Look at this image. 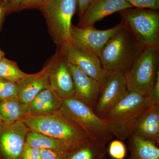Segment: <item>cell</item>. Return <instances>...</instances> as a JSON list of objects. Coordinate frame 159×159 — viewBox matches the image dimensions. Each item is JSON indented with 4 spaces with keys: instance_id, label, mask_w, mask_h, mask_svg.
Wrapping results in <instances>:
<instances>
[{
    "instance_id": "obj_1",
    "label": "cell",
    "mask_w": 159,
    "mask_h": 159,
    "mask_svg": "<svg viewBox=\"0 0 159 159\" xmlns=\"http://www.w3.org/2000/svg\"><path fill=\"white\" fill-rule=\"evenodd\" d=\"M22 120L29 130L59 140L71 151L92 140L82 129L59 111L42 116H29Z\"/></svg>"
},
{
    "instance_id": "obj_2",
    "label": "cell",
    "mask_w": 159,
    "mask_h": 159,
    "mask_svg": "<svg viewBox=\"0 0 159 159\" xmlns=\"http://www.w3.org/2000/svg\"><path fill=\"white\" fill-rule=\"evenodd\" d=\"M145 48L122 24L106 43L99 57L106 70H122L126 73Z\"/></svg>"
},
{
    "instance_id": "obj_3",
    "label": "cell",
    "mask_w": 159,
    "mask_h": 159,
    "mask_svg": "<svg viewBox=\"0 0 159 159\" xmlns=\"http://www.w3.org/2000/svg\"><path fill=\"white\" fill-rule=\"evenodd\" d=\"M59 111L82 129L93 141L106 145L112 139L113 134L107 121L75 96L63 99Z\"/></svg>"
},
{
    "instance_id": "obj_4",
    "label": "cell",
    "mask_w": 159,
    "mask_h": 159,
    "mask_svg": "<svg viewBox=\"0 0 159 159\" xmlns=\"http://www.w3.org/2000/svg\"><path fill=\"white\" fill-rule=\"evenodd\" d=\"M125 74L128 91L148 97L159 74V46L145 47Z\"/></svg>"
},
{
    "instance_id": "obj_5",
    "label": "cell",
    "mask_w": 159,
    "mask_h": 159,
    "mask_svg": "<svg viewBox=\"0 0 159 159\" xmlns=\"http://www.w3.org/2000/svg\"><path fill=\"white\" fill-rule=\"evenodd\" d=\"M152 105L155 104L149 97L128 91L103 119L108 122L114 136L120 140H125L129 138L128 128L130 123Z\"/></svg>"
},
{
    "instance_id": "obj_6",
    "label": "cell",
    "mask_w": 159,
    "mask_h": 159,
    "mask_svg": "<svg viewBox=\"0 0 159 159\" xmlns=\"http://www.w3.org/2000/svg\"><path fill=\"white\" fill-rule=\"evenodd\" d=\"M121 22L145 47L159 46V11L131 8L119 11Z\"/></svg>"
},
{
    "instance_id": "obj_7",
    "label": "cell",
    "mask_w": 159,
    "mask_h": 159,
    "mask_svg": "<svg viewBox=\"0 0 159 159\" xmlns=\"http://www.w3.org/2000/svg\"><path fill=\"white\" fill-rule=\"evenodd\" d=\"M77 9V0H53L40 9L57 47L69 43L72 20Z\"/></svg>"
},
{
    "instance_id": "obj_8",
    "label": "cell",
    "mask_w": 159,
    "mask_h": 159,
    "mask_svg": "<svg viewBox=\"0 0 159 159\" xmlns=\"http://www.w3.org/2000/svg\"><path fill=\"white\" fill-rule=\"evenodd\" d=\"M128 92L125 72L122 70L109 72L101 84L99 98L94 111L99 116L104 118Z\"/></svg>"
},
{
    "instance_id": "obj_9",
    "label": "cell",
    "mask_w": 159,
    "mask_h": 159,
    "mask_svg": "<svg viewBox=\"0 0 159 159\" xmlns=\"http://www.w3.org/2000/svg\"><path fill=\"white\" fill-rule=\"evenodd\" d=\"M122 26V24L120 22L111 29L98 30L94 25L80 28L72 25L69 43L81 50L93 52L99 57L108 40Z\"/></svg>"
},
{
    "instance_id": "obj_10",
    "label": "cell",
    "mask_w": 159,
    "mask_h": 159,
    "mask_svg": "<svg viewBox=\"0 0 159 159\" xmlns=\"http://www.w3.org/2000/svg\"><path fill=\"white\" fill-rule=\"evenodd\" d=\"M58 50L70 63L102 83L109 72L102 67L99 56L90 51H84L70 43L58 47Z\"/></svg>"
},
{
    "instance_id": "obj_11",
    "label": "cell",
    "mask_w": 159,
    "mask_h": 159,
    "mask_svg": "<svg viewBox=\"0 0 159 159\" xmlns=\"http://www.w3.org/2000/svg\"><path fill=\"white\" fill-rule=\"evenodd\" d=\"M29 131L23 120L0 125V159H19Z\"/></svg>"
},
{
    "instance_id": "obj_12",
    "label": "cell",
    "mask_w": 159,
    "mask_h": 159,
    "mask_svg": "<svg viewBox=\"0 0 159 159\" xmlns=\"http://www.w3.org/2000/svg\"><path fill=\"white\" fill-rule=\"evenodd\" d=\"M51 60L50 88L62 99L74 97L75 92L74 80L66 59L57 50Z\"/></svg>"
},
{
    "instance_id": "obj_13",
    "label": "cell",
    "mask_w": 159,
    "mask_h": 159,
    "mask_svg": "<svg viewBox=\"0 0 159 159\" xmlns=\"http://www.w3.org/2000/svg\"><path fill=\"white\" fill-rule=\"evenodd\" d=\"M129 136L134 134L158 145L159 143V105L155 104L139 115L128 128Z\"/></svg>"
},
{
    "instance_id": "obj_14",
    "label": "cell",
    "mask_w": 159,
    "mask_h": 159,
    "mask_svg": "<svg viewBox=\"0 0 159 159\" xmlns=\"http://www.w3.org/2000/svg\"><path fill=\"white\" fill-rule=\"evenodd\" d=\"M74 80L75 97L94 111L100 93L101 83L68 61Z\"/></svg>"
},
{
    "instance_id": "obj_15",
    "label": "cell",
    "mask_w": 159,
    "mask_h": 159,
    "mask_svg": "<svg viewBox=\"0 0 159 159\" xmlns=\"http://www.w3.org/2000/svg\"><path fill=\"white\" fill-rule=\"evenodd\" d=\"M131 8L133 7L125 0H92L77 26L81 28L94 25L108 16Z\"/></svg>"
},
{
    "instance_id": "obj_16",
    "label": "cell",
    "mask_w": 159,
    "mask_h": 159,
    "mask_svg": "<svg viewBox=\"0 0 159 159\" xmlns=\"http://www.w3.org/2000/svg\"><path fill=\"white\" fill-rule=\"evenodd\" d=\"M51 60L38 73L29 74L18 84V97L23 103L29 105L33 99L46 89L50 88L49 72Z\"/></svg>"
},
{
    "instance_id": "obj_17",
    "label": "cell",
    "mask_w": 159,
    "mask_h": 159,
    "mask_svg": "<svg viewBox=\"0 0 159 159\" xmlns=\"http://www.w3.org/2000/svg\"><path fill=\"white\" fill-rule=\"evenodd\" d=\"M62 101L63 99L51 88L46 89L40 92L29 103V116H42L58 111Z\"/></svg>"
},
{
    "instance_id": "obj_18",
    "label": "cell",
    "mask_w": 159,
    "mask_h": 159,
    "mask_svg": "<svg viewBox=\"0 0 159 159\" xmlns=\"http://www.w3.org/2000/svg\"><path fill=\"white\" fill-rule=\"evenodd\" d=\"M29 115L28 105L23 103L18 96L0 101V116L6 123L22 120Z\"/></svg>"
},
{
    "instance_id": "obj_19",
    "label": "cell",
    "mask_w": 159,
    "mask_h": 159,
    "mask_svg": "<svg viewBox=\"0 0 159 159\" xmlns=\"http://www.w3.org/2000/svg\"><path fill=\"white\" fill-rule=\"evenodd\" d=\"M129 138V159H159L158 145L135 135H131Z\"/></svg>"
},
{
    "instance_id": "obj_20",
    "label": "cell",
    "mask_w": 159,
    "mask_h": 159,
    "mask_svg": "<svg viewBox=\"0 0 159 159\" xmlns=\"http://www.w3.org/2000/svg\"><path fill=\"white\" fill-rule=\"evenodd\" d=\"M26 143L39 149H50L63 153L71 151L68 146L59 140L37 132L29 131L26 137Z\"/></svg>"
},
{
    "instance_id": "obj_21",
    "label": "cell",
    "mask_w": 159,
    "mask_h": 159,
    "mask_svg": "<svg viewBox=\"0 0 159 159\" xmlns=\"http://www.w3.org/2000/svg\"><path fill=\"white\" fill-rule=\"evenodd\" d=\"M107 152L106 145L91 140L70 152L66 159H102Z\"/></svg>"
},
{
    "instance_id": "obj_22",
    "label": "cell",
    "mask_w": 159,
    "mask_h": 159,
    "mask_svg": "<svg viewBox=\"0 0 159 159\" xmlns=\"http://www.w3.org/2000/svg\"><path fill=\"white\" fill-rule=\"evenodd\" d=\"M29 74L20 70L17 64L4 57L0 61V77L18 84Z\"/></svg>"
},
{
    "instance_id": "obj_23",
    "label": "cell",
    "mask_w": 159,
    "mask_h": 159,
    "mask_svg": "<svg viewBox=\"0 0 159 159\" xmlns=\"http://www.w3.org/2000/svg\"><path fill=\"white\" fill-rule=\"evenodd\" d=\"M18 96V85L0 77V101Z\"/></svg>"
},
{
    "instance_id": "obj_24",
    "label": "cell",
    "mask_w": 159,
    "mask_h": 159,
    "mask_svg": "<svg viewBox=\"0 0 159 159\" xmlns=\"http://www.w3.org/2000/svg\"><path fill=\"white\" fill-rule=\"evenodd\" d=\"M107 152L114 159H124L126 155V148L123 142L119 140H114L110 144Z\"/></svg>"
},
{
    "instance_id": "obj_25",
    "label": "cell",
    "mask_w": 159,
    "mask_h": 159,
    "mask_svg": "<svg viewBox=\"0 0 159 159\" xmlns=\"http://www.w3.org/2000/svg\"><path fill=\"white\" fill-rule=\"evenodd\" d=\"M134 8L159 10V0H125Z\"/></svg>"
},
{
    "instance_id": "obj_26",
    "label": "cell",
    "mask_w": 159,
    "mask_h": 159,
    "mask_svg": "<svg viewBox=\"0 0 159 159\" xmlns=\"http://www.w3.org/2000/svg\"><path fill=\"white\" fill-rule=\"evenodd\" d=\"M53 0H24L21 3L19 11L30 9H41Z\"/></svg>"
},
{
    "instance_id": "obj_27",
    "label": "cell",
    "mask_w": 159,
    "mask_h": 159,
    "mask_svg": "<svg viewBox=\"0 0 159 159\" xmlns=\"http://www.w3.org/2000/svg\"><path fill=\"white\" fill-rule=\"evenodd\" d=\"M19 159H42L40 149L25 143Z\"/></svg>"
},
{
    "instance_id": "obj_28",
    "label": "cell",
    "mask_w": 159,
    "mask_h": 159,
    "mask_svg": "<svg viewBox=\"0 0 159 159\" xmlns=\"http://www.w3.org/2000/svg\"><path fill=\"white\" fill-rule=\"evenodd\" d=\"M42 159H66L69 152L63 153L50 149H40Z\"/></svg>"
},
{
    "instance_id": "obj_29",
    "label": "cell",
    "mask_w": 159,
    "mask_h": 159,
    "mask_svg": "<svg viewBox=\"0 0 159 159\" xmlns=\"http://www.w3.org/2000/svg\"><path fill=\"white\" fill-rule=\"evenodd\" d=\"M153 104L159 105V74L151 93L148 96Z\"/></svg>"
},
{
    "instance_id": "obj_30",
    "label": "cell",
    "mask_w": 159,
    "mask_h": 159,
    "mask_svg": "<svg viewBox=\"0 0 159 159\" xmlns=\"http://www.w3.org/2000/svg\"><path fill=\"white\" fill-rule=\"evenodd\" d=\"M24 0H11L6 5V15L19 11L21 3Z\"/></svg>"
},
{
    "instance_id": "obj_31",
    "label": "cell",
    "mask_w": 159,
    "mask_h": 159,
    "mask_svg": "<svg viewBox=\"0 0 159 159\" xmlns=\"http://www.w3.org/2000/svg\"><path fill=\"white\" fill-rule=\"evenodd\" d=\"M92 0H77L78 2V9L77 13L79 19L81 17L85 9L87 8L89 4Z\"/></svg>"
},
{
    "instance_id": "obj_32",
    "label": "cell",
    "mask_w": 159,
    "mask_h": 159,
    "mask_svg": "<svg viewBox=\"0 0 159 159\" xmlns=\"http://www.w3.org/2000/svg\"><path fill=\"white\" fill-rule=\"evenodd\" d=\"M6 5L4 3L0 2V31L6 15Z\"/></svg>"
},
{
    "instance_id": "obj_33",
    "label": "cell",
    "mask_w": 159,
    "mask_h": 159,
    "mask_svg": "<svg viewBox=\"0 0 159 159\" xmlns=\"http://www.w3.org/2000/svg\"><path fill=\"white\" fill-rule=\"evenodd\" d=\"M5 53L0 48V61L3 58H4V57H5Z\"/></svg>"
},
{
    "instance_id": "obj_34",
    "label": "cell",
    "mask_w": 159,
    "mask_h": 159,
    "mask_svg": "<svg viewBox=\"0 0 159 159\" xmlns=\"http://www.w3.org/2000/svg\"><path fill=\"white\" fill-rule=\"evenodd\" d=\"M11 0H0V2L4 3V4L7 5Z\"/></svg>"
},
{
    "instance_id": "obj_35",
    "label": "cell",
    "mask_w": 159,
    "mask_h": 159,
    "mask_svg": "<svg viewBox=\"0 0 159 159\" xmlns=\"http://www.w3.org/2000/svg\"><path fill=\"white\" fill-rule=\"evenodd\" d=\"M6 123V122H5V121L3 120V119H2L1 116H0V125H2V124H4V123Z\"/></svg>"
},
{
    "instance_id": "obj_36",
    "label": "cell",
    "mask_w": 159,
    "mask_h": 159,
    "mask_svg": "<svg viewBox=\"0 0 159 159\" xmlns=\"http://www.w3.org/2000/svg\"><path fill=\"white\" fill-rule=\"evenodd\" d=\"M107 159V158L106 157V158H103V159Z\"/></svg>"
}]
</instances>
